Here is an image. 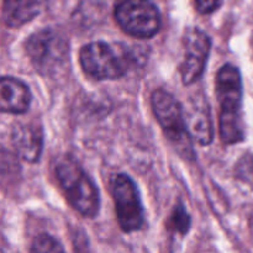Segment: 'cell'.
Returning <instances> with one entry per match:
<instances>
[{
    "mask_svg": "<svg viewBox=\"0 0 253 253\" xmlns=\"http://www.w3.org/2000/svg\"><path fill=\"white\" fill-rule=\"evenodd\" d=\"M79 61L83 71L98 81L121 78L130 68L127 51L103 41L85 44L81 49Z\"/></svg>",
    "mask_w": 253,
    "mask_h": 253,
    "instance_id": "obj_3",
    "label": "cell"
},
{
    "mask_svg": "<svg viewBox=\"0 0 253 253\" xmlns=\"http://www.w3.org/2000/svg\"><path fill=\"white\" fill-rule=\"evenodd\" d=\"M185 125L190 137L202 146H208L214 137L209 105L204 99H194L184 110Z\"/></svg>",
    "mask_w": 253,
    "mask_h": 253,
    "instance_id": "obj_9",
    "label": "cell"
},
{
    "mask_svg": "<svg viewBox=\"0 0 253 253\" xmlns=\"http://www.w3.org/2000/svg\"><path fill=\"white\" fill-rule=\"evenodd\" d=\"M221 4V0H195V5L200 14H210Z\"/></svg>",
    "mask_w": 253,
    "mask_h": 253,
    "instance_id": "obj_15",
    "label": "cell"
},
{
    "mask_svg": "<svg viewBox=\"0 0 253 253\" xmlns=\"http://www.w3.org/2000/svg\"><path fill=\"white\" fill-rule=\"evenodd\" d=\"M47 0H4L2 20L9 27H20L39 16Z\"/></svg>",
    "mask_w": 253,
    "mask_h": 253,
    "instance_id": "obj_11",
    "label": "cell"
},
{
    "mask_svg": "<svg viewBox=\"0 0 253 253\" xmlns=\"http://www.w3.org/2000/svg\"><path fill=\"white\" fill-rule=\"evenodd\" d=\"M111 195L115 202L116 217L121 230L125 232L140 230L145 224V210L133 180L124 173L114 175Z\"/></svg>",
    "mask_w": 253,
    "mask_h": 253,
    "instance_id": "obj_7",
    "label": "cell"
},
{
    "mask_svg": "<svg viewBox=\"0 0 253 253\" xmlns=\"http://www.w3.org/2000/svg\"><path fill=\"white\" fill-rule=\"evenodd\" d=\"M32 252H63L64 249L56 239L48 235L36 237L31 247Z\"/></svg>",
    "mask_w": 253,
    "mask_h": 253,
    "instance_id": "obj_14",
    "label": "cell"
},
{
    "mask_svg": "<svg viewBox=\"0 0 253 253\" xmlns=\"http://www.w3.org/2000/svg\"><path fill=\"white\" fill-rule=\"evenodd\" d=\"M211 48V40L199 29L188 30L184 35V58L180 76L185 85L195 83L203 76Z\"/></svg>",
    "mask_w": 253,
    "mask_h": 253,
    "instance_id": "obj_8",
    "label": "cell"
},
{
    "mask_svg": "<svg viewBox=\"0 0 253 253\" xmlns=\"http://www.w3.org/2000/svg\"><path fill=\"white\" fill-rule=\"evenodd\" d=\"M169 225L173 227L174 231L179 232L182 235L187 234L190 226V217L183 205H178L175 208L169 220Z\"/></svg>",
    "mask_w": 253,
    "mask_h": 253,
    "instance_id": "obj_13",
    "label": "cell"
},
{
    "mask_svg": "<svg viewBox=\"0 0 253 253\" xmlns=\"http://www.w3.org/2000/svg\"><path fill=\"white\" fill-rule=\"evenodd\" d=\"M26 51L35 68L41 74H54L68 61V41L53 29H43L31 35Z\"/></svg>",
    "mask_w": 253,
    "mask_h": 253,
    "instance_id": "obj_5",
    "label": "cell"
},
{
    "mask_svg": "<svg viewBox=\"0 0 253 253\" xmlns=\"http://www.w3.org/2000/svg\"><path fill=\"white\" fill-rule=\"evenodd\" d=\"M30 101L31 93L24 82L12 77L0 78V113L24 114Z\"/></svg>",
    "mask_w": 253,
    "mask_h": 253,
    "instance_id": "obj_10",
    "label": "cell"
},
{
    "mask_svg": "<svg viewBox=\"0 0 253 253\" xmlns=\"http://www.w3.org/2000/svg\"><path fill=\"white\" fill-rule=\"evenodd\" d=\"M56 177L69 204L83 216L93 217L99 211V192L83 168L66 157L57 165Z\"/></svg>",
    "mask_w": 253,
    "mask_h": 253,
    "instance_id": "obj_2",
    "label": "cell"
},
{
    "mask_svg": "<svg viewBox=\"0 0 253 253\" xmlns=\"http://www.w3.org/2000/svg\"><path fill=\"white\" fill-rule=\"evenodd\" d=\"M152 108L157 121L166 136L177 147L178 152L188 160L194 158L192 137L185 125L184 109L179 101L163 89H157L152 94Z\"/></svg>",
    "mask_w": 253,
    "mask_h": 253,
    "instance_id": "obj_4",
    "label": "cell"
},
{
    "mask_svg": "<svg viewBox=\"0 0 253 253\" xmlns=\"http://www.w3.org/2000/svg\"><path fill=\"white\" fill-rule=\"evenodd\" d=\"M216 95L220 104L219 130L225 145H235L245 140V121L242 115L241 73L232 64H225L216 76Z\"/></svg>",
    "mask_w": 253,
    "mask_h": 253,
    "instance_id": "obj_1",
    "label": "cell"
},
{
    "mask_svg": "<svg viewBox=\"0 0 253 253\" xmlns=\"http://www.w3.org/2000/svg\"><path fill=\"white\" fill-rule=\"evenodd\" d=\"M115 19L130 36L150 39L161 27V14L152 0H116Z\"/></svg>",
    "mask_w": 253,
    "mask_h": 253,
    "instance_id": "obj_6",
    "label": "cell"
},
{
    "mask_svg": "<svg viewBox=\"0 0 253 253\" xmlns=\"http://www.w3.org/2000/svg\"><path fill=\"white\" fill-rule=\"evenodd\" d=\"M42 130L40 125H19L12 133L16 152L22 160L29 162H37L42 150Z\"/></svg>",
    "mask_w": 253,
    "mask_h": 253,
    "instance_id": "obj_12",
    "label": "cell"
}]
</instances>
